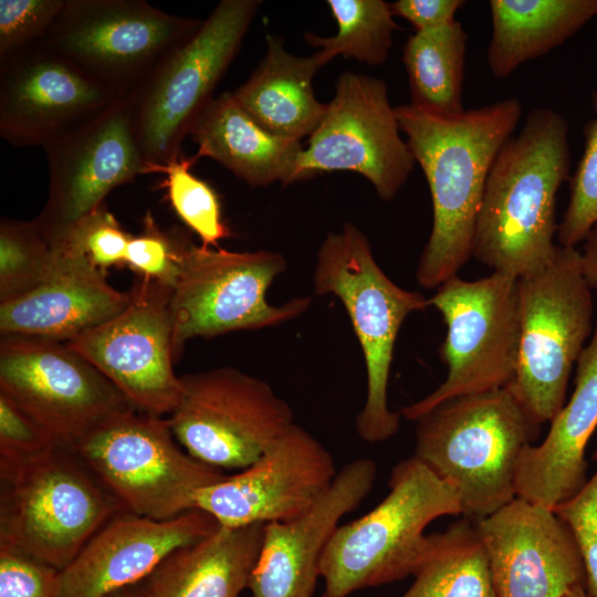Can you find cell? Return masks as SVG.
I'll return each instance as SVG.
<instances>
[{
  "instance_id": "6da1fadb",
  "label": "cell",
  "mask_w": 597,
  "mask_h": 597,
  "mask_svg": "<svg viewBox=\"0 0 597 597\" xmlns=\"http://www.w3.org/2000/svg\"><path fill=\"white\" fill-rule=\"evenodd\" d=\"M395 113L432 201V228L416 279L425 289H438L472 256L490 169L519 125L523 107L517 98L509 97L450 118L411 104L395 107Z\"/></svg>"
},
{
  "instance_id": "7a4b0ae2",
  "label": "cell",
  "mask_w": 597,
  "mask_h": 597,
  "mask_svg": "<svg viewBox=\"0 0 597 597\" xmlns=\"http://www.w3.org/2000/svg\"><path fill=\"white\" fill-rule=\"evenodd\" d=\"M569 126L558 112L532 109L490 169L476 218L472 256L517 279L554 258L556 196L570 169Z\"/></svg>"
},
{
  "instance_id": "3957f363",
  "label": "cell",
  "mask_w": 597,
  "mask_h": 597,
  "mask_svg": "<svg viewBox=\"0 0 597 597\" xmlns=\"http://www.w3.org/2000/svg\"><path fill=\"white\" fill-rule=\"evenodd\" d=\"M541 427L509 387L460 396L417 420L413 455L454 486L464 517L478 521L516 498L520 458Z\"/></svg>"
},
{
  "instance_id": "277c9868",
  "label": "cell",
  "mask_w": 597,
  "mask_h": 597,
  "mask_svg": "<svg viewBox=\"0 0 597 597\" xmlns=\"http://www.w3.org/2000/svg\"><path fill=\"white\" fill-rule=\"evenodd\" d=\"M388 485L389 493L376 507L332 535L320 565L323 597H347L413 575L428 524L462 514L454 486L415 455L392 468Z\"/></svg>"
},
{
  "instance_id": "5b68a950",
  "label": "cell",
  "mask_w": 597,
  "mask_h": 597,
  "mask_svg": "<svg viewBox=\"0 0 597 597\" xmlns=\"http://www.w3.org/2000/svg\"><path fill=\"white\" fill-rule=\"evenodd\" d=\"M313 285L316 295L332 294L342 302L364 355L367 392L355 420L357 434L368 443L387 441L400 427V413L387 401L397 336L409 314L429 306L428 298L392 282L376 262L368 238L350 222L320 245Z\"/></svg>"
},
{
  "instance_id": "8992f818",
  "label": "cell",
  "mask_w": 597,
  "mask_h": 597,
  "mask_svg": "<svg viewBox=\"0 0 597 597\" xmlns=\"http://www.w3.org/2000/svg\"><path fill=\"white\" fill-rule=\"evenodd\" d=\"M260 3L220 1L200 28L126 96L135 139L150 172L180 158L185 137L213 98Z\"/></svg>"
},
{
  "instance_id": "52a82bcc",
  "label": "cell",
  "mask_w": 597,
  "mask_h": 597,
  "mask_svg": "<svg viewBox=\"0 0 597 597\" xmlns=\"http://www.w3.org/2000/svg\"><path fill=\"white\" fill-rule=\"evenodd\" d=\"M0 545L61 572L107 522L126 511L69 448L0 470Z\"/></svg>"
},
{
  "instance_id": "ba28073f",
  "label": "cell",
  "mask_w": 597,
  "mask_h": 597,
  "mask_svg": "<svg viewBox=\"0 0 597 597\" xmlns=\"http://www.w3.org/2000/svg\"><path fill=\"white\" fill-rule=\"evenodd\" d=\"M591 291L580 252L559 244L545 268L517 280L521 336L509 388L541 426L565 405L573 366L593 334Z\"/></svg>"
},
{
  "instance_id": "9c48e42d",
  "label": "cell",
  "mask_w": 597,
  "mask_h": 597,
  "mask_svg": "<svg viewBox=\"0 0 597 597\" xmlns=\"http://www.w3.org/2000/svg\"><path fill=\"white\" fill-rule=\"evenodd\" d=\"M517 280L501 272L474 281L454 276L428 298L447 326L439 357L448 375L434 391L405 406L400 415L417 421L449 399L512 385L521 336Z\"/></svg>"
},
{
  "instance_id": "30bf717a",
  "label": "cell",
  "mask_w": 597,
  "mask_h": 597,
  "mask_svg": "<svg viewBox=\"0 0 597 597\" xmlns=\"http://www.w3.org/2000/svg\"><path fill=\"white\" fill-rule=\"evenodd\" d=\"M70 449L127 512L155 521L195 509V492L226 476L184 452L167 419L137 410L109 419Z\"/></svg>"
},
{
  "instance_id": "8fae6325",
  "label": "cell",
  "mask_w": 597,
  "mask_h": 597,
  "mask_svg": "<svg viewBox=\"0 0 597 597\" xmlns=\"http://www.w3.org/2000/svg\"><path fill=\"white\" fill-rule=\"evenodd\" d=\"M285 270L277 252H233L189 240L169 303L175 363L190 338L276 326L303 314L308 296L281 305L268 301L269 287Z\"/></svg>"
},
{
  "instance_id": "7c38bea8",
  "label": "cell",
  "mask_w": 597,
  "mask_h": 597,
  "mask_svg": "<svg viewBox=\"0 0 597 597\" xmlns=\"http://www.w3.org/2000/svg\"><path fill=\"white\" fill-rule=\"evenodd\" d=\"M201 23L144 0H66L40 42L126 97Z\"/></svg>"
},
{
  "instance_id": "4fadbf2b",
  "label": "cell",
  "mask_w": 597,
  "mask_h": 597,
  "mask_svg": "<svg viewBox=\"0 0 597 597\" xmlns=\"http://www.w3.org/2000/svg\"><path fill=\"white\" fill-rule=\"evenodd\" d=\"M182 391L167 421L195 459L243 470L293 423L290 405L263 379L232 367L180 376Z\"/></svg>"
},
{
  "instance_id": "5bb4252c",
  "label": "cell",
  "mask_w": 597,
  "mask_h": 597,
  "mask_svg": "<svg viewBox=\"0 0 597 597\" xmlns=\"http://www.w3.org/2000/svg\"><path fill=\"white\" fill-rule=\"evenodd\" d=\"M0 392L38 421L64 448L135 407L66 343L1 335Z\"/></svg>"
},
{
  "instance_id": "9a60e30c",
  "label": "cell",
  "mask_w": 597,
  "mask_h": 597,
  "mask_svg": "<svg viewBox=\"0 0 597 597\" xmlns=\"http://www.w3.org/2000/svg\"><path fill=\"white\" fill-rule=\"evenodd\" d=\"M400 132L386 82L345 72L300 155L295 181L320 172L354 171L374 186L381 200L390 201L416 163Z\"/></svg>"
},
{
  "instance_id": "2e32d148",
  "label": "cell",
  "mask_w": 597,
  "mask_h": 597,
  "mask_svg": "<svg viewBox=\"0 0 597 597\" xmlns=\"http://www.w3.org/2000/svg\"><path fill=\"white\" fill-rule=\"evenodd\" d=\"M172 290L138 275L121 313L66 343L109 379L137 411L155 417L170 415L182 391L172 368Z\"/></svg>"
},
{
  "instance_id": "e0dca14e",
  "label": "cell",
  "mask_w": 597,
  "mask_h": 597,
  "mask_svg": "<svg viewBox=\"0 0 597 597\" xmlns=\"http://www.w3.org/2000/svg\"><path fill=\"white\" fill-rule=\"evenodd\" d=\"M43 148L49 195L34 221L52 245L101 208L114 188L150 172L135 139L126 97L57 135Z\"/></svg>"
},
{
  "instance_id": "ac0fdd59",
  "label": "cell",
  "mask_w": 597,
  "mask_h": 597,
  "mask_svg": "<svg viewBox=\"0 0 597 597\" xmlns=\"http://www.w3.org/2000/svg\"><path fill=\"white\" fill-rule=\"evenodd\" d=\"M336 474L328 450L293 423L250 467L197 490L193 507L226 527L283 522L312 505Z\"/></svg>"
},
{
  "instance_id": "d6986e66",
  "label": "cell",
  "mask_w": 597,
  "mask_h": 597,
  "mask_svg": "<svg viewBox=\"0 0 597 597\" xmlns=\"http://www.w3.org/2000/svg\"><path fill=\"white\" fill-rule=\"evenodd\" d=\"M123 98L41 42L0 60V136L44 146Z\"/></svg>"
},
{
  "instance_id": "ffe728a7",
  "label": "cell",
  "mask_w": 597,
  "mask_h": 597,
  "mask_svg": "<svg viewBox=\"0 0 597 597\" xmlns=\"http://www.w3.org/2000/svg\"><path fill=\"white\" fill-rule=\"evenodd\" d=\"M474 523L498 597H564L586 585L577 541L553 510L515 498Z\"/></svg>"
},
{
  "instance_id": "44dd1931",
  "label": "cell",
  "mask_w": 597,
  "mask_h": 597,
  "mask_svg": "<svg viewBox=\"0 0 597 597\" xmlns=\"http://www.w3.org/2000/svg\"><path fill=\"white\" fill-rule=\"evenodd\" d=\"M376 463L357 458L337 472L331 486L297 516L264 525L249 588L252 597H312L321 558L343 516L369 494Z\"/></svg>"
},
{
  "instance_id": "7402d4cb",
  "label": "cell",
  "mask_w": 597,
  "mask_h": 597,
  "mask_svg": "<svg viewBox=\"0 0 597 597\" xmlns=\"http://www.w3.org/2000/svg\"><path fill=\"white\" fill-rule=\"evenodd\" d=\"M219 526L200 510L155 521L119 513L107 522L61 572L57 597H108L148 577L171 553Z\"/></svg>"
},
{
  "instance_id": "603a6c76",
  "label": "cell",
  "mask_w": 597,
  "mask_h": 597,
  "mask_svg": "<svg viewBox=\"0 0 597 597\" xmlns=\"http://www.w3.org/2000/svg\"><path fill=\"white\" fill-rule=\"evenodd\" d=\"M49 277L32 292L0 304L1 335H22L67 343L121 313L129 291L111 286L103 270L84 254L54 245Z\"/></svg>"
},
{
  "instance_id": "cb8c5ba5",
  "label": "cell",
  "mask_w": 597,
  "mask_h": 597,
  "mask_svg": "<svg viewBox=\"0 0 597 597\" xmlns=\"http://www.w3.org/2000/svg\"><path fill=\"white\" fill-rule=\"evenodd\" d=\"M575 388L546 438L523 451L516 498L553 510L587 483V442L597 428V324L576 363Z\"/></svg>"
},
{
  "instance_id": "d4e9b609",
  "label": "cell",
  "mask_w": 597,
  "mask_h": 597,
  "mask_svg": "<svg viewBox=\"0 0 597 597\" xmlns=\"http://www.w3.org/2000/svg\"><path fill=\"white\" fill-rule=\"evenodd\" d=\"M189 135L198 145L195 159L212 158L252 187L295 182L303 150L301 142L264 129L237 103L232 93L213 97Z\"/></svg>"
},
{
  "instance_id": "484cf974",
  "label": "cell",
  "mask_w": 597,
  "mask_h": 597,
  "mask_svg": "<svg viewBox=\"0 0 597 597\" xmlns=\"http://www.w3.org/2000/svg\"><path fill=\"white\" fill-rule=\"evenodd\" d=\"M264 525H219L175 551L147 577L144 597H239L258 563Z\"/></svg>"
},
{
  "instance_id": "4316f807",
  "label": "cell",
  "mask_w": 597,
  "mask_h": 597,
  "mask_svg": "<svg viewBox=\"0 0 597 597\" xmlns=\"http://www.w3.org/2000/svg\"><path fill=\"white\" fill-rule=\"evenodd\" d=\"M266 43L264 59L232 95L268 132L301 140L316 129L327 109V104L315 97L312 81L333 57L323 50L308 56L293 55L274 35H268Z\"/></svg>"
},
{
  "instance_id": "83f0119b",
  "label": "cell",
  "mask_w": 597,
  "mask_h": 597,
  "mask_svg": "<svg viewBox=\"0 0 597 597\" xmlns=\"http://www.w3.org/2000/svg\"><path fill=\"white\" fill-rule=\"evenodd\" d=\"M486 62L504 78L563 44L597 17V0H491Z\"/></svg>"
},
{
  "instance_id": "f1b7e54d",
  "label": "cell",
  "mask_w": 597,
  "mask_h": 597,
  "mask_svg": "<svg viewBox=\"0 0 597 597\" xmlns=\"http://www.w3.org/2000/svg\"><path fill=\"white\" fill-rule=\"evenodd\" d=\"M468 34L460 21L415 32L402 50L411 105L438 117H455L462 102Z\"/></svg>"
},
{
  "instance_id": "f546056e",
  "label": "cell",
  "mask_w": 597,
  "mask_h": 597,
  "mask_svg": "<svg viewBox=\"0 0 597 597\" xmlns=\"http://www.w3.org/2000/svg\"><path fill=\"white\" fill-rule=\"evenodd\" d=\"M415 582L401 597H498L474 521L427 535Z\"/></svg>"
},
{
  "instance_id": "4dcf8cb0",
  "label": "cell",
  "mask_w": 597,
  "mask_h": 597,
  "mask_svg": "<svg viewBox=\"0 0 597 597\" xmlns=\"http://www.w3.org/2000/svg\"><path fill=\"white\" fill-rule=\"evenodd\" d=\"M327 6L337 22V33L329 38L306 33L308 44L333 59L342 54L371 66L387 60L397 28L389 3L383 0H328Z\"/></svg>"
},
{
  "instance_id": "1f68e13d",
  "label": "cell",
  "mask_w": 597,
  "mask_h": 597,
  "mask_svg": "<svg viewBox=\"0 0 597 597\" xmlns=\"http://www.w3.org/2000/svg\"><path fill=\"white\" fill-rule=\"evenodd\" d=\"M55 249L33 220L1 218L0 304L39 287L51 274Z\"/></svg>"
},
{
  "instance_id": "d6a6232c",
  "label": "cell",
  "mask_w": 597,
  "mask_h": 597,
  "mask_svg": "<svg viewBox=\"0 0 597 597\" xmlns=\"http://www.w3.org/2000/svg\"><path fill=\"white\" fill-rule=\"evenodd\" d=\"M195 160L179 158L159 172L167 174L168 196L180 219L200 237L202 247L218 248L228 229L213 189L190 172Z\"/></svg>"
},
{
  "instance_id": "836d02e7",
  "label": "cell",
  "mask_w": 597,
  "mask_h": 597,
  "mask_svg": "<svg viewBox=\"0 0 597 597\" xmlns=\"http://www.w3.org/2000/svg\"><path fill=\"white\" fill-rule=\"evenodd\" d=\"M594 117L584 127V149L569 180V201L557 228L559 245L575 248L597 223V90L591 92Z\"/></svg>"
},
{
  "instance_id": "e575fe53",
  "label": "cell",
  "mask_w": 597,
  "mask_h": 597,
  "mask_svg": "<svg viewBox=\"0 0 597 597\" xmlns=\"http://www.w3.org/2000/svg\"><path fill=\"white\" fill-rule=\"evenodd\" d=\"M57 447L38 421L0 392V470L36 462Z\"/></svg>"
},
{
  "instance_id": "d590c367",
  "label": "cell",
  "mask_w": 597,
  "mask_h": 597,
  "mask_svg": "<svg viewBox=\"0 0 597 597\" xmlns=\"http://www.w3.org/2000/svg\"><path fill=\"white\" fill-rule=\"evenodd\" d=\"M182 233L166 234L148 213L144 218V229L132 237L124 263L139 276H145L165 285H176L182 251L189 241Z\"/></svg>"
},
{
  "instance_id": "8d00e7d4",
  "label": "cell",
  "mask_w": 597,
  "mask_h": 597,
  "mask_svg": "<svg viewBox=\"0 0 597 597\" xmlns=\"http://www.w3.org/2000/svg\"><path fill=\"white\" fill-rule=\"evenodd\" d=\"M66 0H0V60L39 43Z\"/></svg>"
},
{
  "instance_id": "74e56055",
  "label": "cell",
  "mask_w": 597,
  "mask_h": 597,
  "mask_svg": "<svg viewBox=\"0 0 597 597\" xmlns=\"http://www.w3.org/2000/svg\"><path fill=\"white\" fill-rule=\"evenodd\" d=\"M132 237L102 206L76 222L55 245L75 250L87 256L95 266L104 270L124 263Z\"/></svg>"
},
{
  "instance_id": "f35d334b",
  "label": "cell",
  "mask_w": 597,
  "mask_h": 597,
  "mask_svg": "<svg viewBox=\"0 0 597 597\" xmlns=\"http://www.w3.org/2000/svg\"><path fill=\"white\" fill-rule=\"evenodd\" d=\"M593 459L597 462V448ZM553 511L570 527L584 559L586 589L597 597V471L578 494Z\"/></svg>"
},
{
  "instance_id": "ab89813d",
  "label": "cell",
  "mask_w": 597,
  "mask_h": 597,
  "mask_svg": "<svg viewBox=\"0 0 597 597\" xmlns=\"http://www.w3.org/2000/svg\"><path fill=\"white\" fill-rule=\"evenodd\" d=\"M61 570L0 545V597H57Z\"/></svg>"
},
{
  "instance_id": "60d3db41",
  "label": "cell",
  "mask_w": 597,
  "mask_h": 597,
  "mask_svg": "<svg viewBox=\"0 0 597 597\" xmlns=\"http://www.w3.org/2000/svg\"><path fill=\"white\" fill-rule=\"evenodd\" d=\"M462 0H398L389 3L392 15L409 21L416 32L447 27L455 21Z\"/></svg>"
},
{
  "instance_id": "b9f144b4",
  "label": "cell",
  "mask_w": 597,
  "mask_h": 597,
  "mask_svg": "<svg viewBox=\"0 0 597 597\" xmlns=\"http://www.w3.org/2000/svg\"><path fill=\"white\" fill-rule=\"evenodd\" d=\"M583 242L580 252L583 272L591 290H597V223Z\"/></svg>"
},
{
  "instance_id": "7bdbcfd3",
  "label": "cell",
  "mask_w": 597,
  "mask_h": 597,
  "mask_svg": "<svg viewBox=\"0 0 597 597\" xmlns=\"http://www.w3.org/2000/svg\"><path fill=\"white\" fill-rule=\"evenodd\" d=\"M564 597H591L587 589L586 585H577L572 588Z\"/></svg>"
},
{
  "instance_id": "ee69618b",
  "label": "cell",
  "mask_w": 597,
  "mask_h": 597,
  "mask_svg": "<svg viewBox=\"0 0 597 597\" xmlns=\"http://www.w3.org/2000/svg\"><path fill=\"white\" fill-rule=\"evenodd\" d=\"M108 597H132V596L113 594V595H111V596H108Z\"/></svg>"
}]
</instances>
